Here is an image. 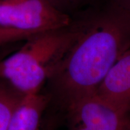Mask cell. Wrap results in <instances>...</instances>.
I'll return each instance as SVG.
<instances>
[{
    "label": "cell",
    "instance_id": "cell-1",
    "mask_svg": "<svg viewBox=\"0 0 130 130\" xmlns=\"http://www.w3.org/2000/svg\"><path fill=\"white\" fill-rule=\"evenodd\" d=\"M79 35L47 81L64 107L96 93L112 67L130 48V11L109 0L101 9L84 11Z\"/></svg>",
    "mask_w": 130,
    "mask_h": 130
},
{
    "label": "cell",
    "instance_id": "cell-2",
    "mask_svg": "<svg viewBox=\"0 0 130 130\" xmlns=\"http://www.w3.org/2000/svg\"><path fill=\"white\" fill-rule=\"evenodd\" d=\"M83 14L63 28L38 32L0 58V79L25 95L40 93L81 32Z\"/></svg>",
    "mask_w": 130,
    "mask_h": 130
},
{
    "label": "cell",
    "instance_id": "cell-3",
    "mask_svg": "<svg viewBox=\"0 0 130 130\" xmlns=\"http://www.w3.org/2000/svg\"><path fill=\"white\" fill-rule=\"evenodd\" d=\"M72 20L47 0H0V27L38 33L68 26Z\"/></svg>",
    "mask_w": 130,
    "mask_h": 130
},
{
    "label": "cell",
    "instance_id": "cell-4",
    "mask_svg": "<svg viewBox=\"0 0 130 130\" xmlns=\"http://www.w3.org/2000/svg\"><path fill=\"white\" fill-rule=\"evenodd\" d=\"M64 108L68 130H130V112L96 93L70 103Z\"/></svg>",
    "mask_w": 130,
    "mask_h": 130
},
{
    "label": "cell",
    "instance_id": "cell-5",
    "mask_svg": "<svg viewBox=\"0 0 130 130\" xmlns=\"http://www.w3.org/2000/svg\"><path fill=\"white\" fill-rule=\"evenodd\" d=\"M96 94L113 106L130 112V48L112 67Z\"/></svg>",
    "mask_w": 130,
    "mask_h": 130
},
{
    "label": "cell",
    "instance_id": "cell-6",
    "mask_svg": "<svg viewBox=\"0 0 130 130\" xmlns=\"http://www.w3.org/2000/svg\"><path fill=\"white\" fill-rule=\"evenodd\" d=\"M51 101L42 93L24 95L12 113L7 130H39L41 117Z\"/></svg>",
    "mask_w": 130,
    "mask_h": 130
},
{
    "label": "cell",
    "instance_id": "cell-7",
    "mask_svg": "<svg viewBox=\"0 0 130 130\" xmlns=\"http://www.w3.org/2000/svg\"><path fill=\"white\" fill-rule=\"evenodd\" d=\"M23 96L0 79V130H7L12 113Z\"/></svg>",
    "mask_w": 130,
    "mask_h": 130
},
{
    "label": "cell",
    "instance_id": "cell-8",
    "mask_svg": "<svg viewBox=\"0 0 130 130\" xmlns=\"http://www.w3.org/2000/svg\"><path fill=\"white\" fill-rule=\"evenodd\" d=\"M56 9L61 12L71 14L74 12H78L83 7L90 5L96 0H47Z\"/></svg>",
    "mask_w": 130,
    "mask_h": 130
},
{
    "label": "cell",
    "instance_id": "cell-9",
    "mask_svg": "<svg viewBox=\"0 0 130 130\" xmlns=\"http://www.w3.org/2000/svg\"><path fill=\"white\" fill-rule=\"evenodd\" d=\"M35 34L36 33L0 27V46L7 45L11 43L24 41Z\"/></svg>",
    "mask_w": 130,
    "mask_h": 130
},
{
    "label": "cell",
    "instance_id": "cell-10",
    "mask_svg": "<svg viewBox=\"0 0 130 130\" xmlns=\"http://www.w3.org/2000/svg\"><path fill=\"white\" fill-rule=\"evenodd\" d=\"M116 5L130 11V0H110Z\"/></svg>",
    "mask_w": 130,
    "mask_h": 130
},
{
    "label": "cell",
    "instance_id": "cell-11",
    "mask_svg": "<svg viewBox=\"0 0 130 130\" xmlns=\"http://www.w3.org/2000/svg\"><path fill=\"white\" fill-rule=\"evenodd\" d=\"M39 130H40V129H39Z\"/></svg>",
    "mask_w": 130,
    "mask_h": 130
}]
</instances>
